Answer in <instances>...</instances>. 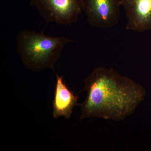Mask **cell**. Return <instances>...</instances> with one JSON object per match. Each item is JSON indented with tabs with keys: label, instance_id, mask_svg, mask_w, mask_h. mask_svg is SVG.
<instances>
[{
	"label": "cell",
	"instance_id": "cell-1",
	"mask_svg": "<svg viewBox=\"0 0 151 151\" xmlns=\"http://www.w3.org/2000/svg\"><path fill=\"white\" fill-rule=\"evenodd\" d=\"M87 92L80 119L97 117L115 121L133 113L145 95L144 88L114 69L96 68L85 80Z\"/></svg>",
	"mask_w": 151,
	"mask_h": 151
},
{
	"label": "cell",
	"instance_id": "cell-2",
	"mask_svg": "<svg viewBox=\"0 0 151 151\" xmlns=\"http://www.w3.org/2000/svg\"><path fill=\"white\" fill-rule=\"evenodd\" d=\"M17 51L23 62L34 70L53 67L67 44L73 40L65 37L46 35L43 31L24 29L16 37Z\"/></svg>",
	"mask_w": 151,
	"mask_h": 151
},
{
	"label": "cell",
	"instance_id": "cell-3",
	"mask_svg": "<svg viewBox=\"0 0 151 151\" xmlns=\"http://www.w3.org/2000/svg\"><path fill=\"white\" fill-rule=\"evenodd\" d=\"M46 24L60 25L76 23L82 12L80 0H31Z\"/></svg>",
	"mask_w": 151,
	"mask_h": 151
},
{
	"label": "cell",
	"instance_id": "cell-4",
	"mask_svg": "<svg viewBox=\"0 0 151 151\" xmlns=\"http://www.w3.org/2000/svg\"><path fill=\"white\" fill-rule=\"evenodd\" d=\"M89 24L97 28H110L119 22L120 0H80Z\"/></svg>",
	"mask_w": 151,
	"mask_h": 151
},
{
	"label": "cell",
	"instance_id": "cell-5",
	"mask_svg": "<svg viewBox=\"0 0 151 151\" xmlns=\"http://www.w3.org/2000/svg\"><path fill=\"white\" fill-rule=\"evenodd\" d=\"M127 22L126 29L136 32L151 30V0H120Z\"/></svg>",
	"mask_w": 151,
	"mask_h": 151
},
{
	"label": "cell",
	"instance_id": "cell-6",
	"mask_svg": "<svg viewBox=\"0 0 151 151\" xmlns=\"http://www.w3.org/2000/svg\"><path fill=\"white\" fill-rule=\"evenodd\" d=\"M78 100V96L73 94L68 87L63 77L57 75L54 99L52 102L53 117L55 118L63 117L69 119Z\"/></svg>",
	"mask_w": 151,
	"mask_h": 151
}]
</instances>
